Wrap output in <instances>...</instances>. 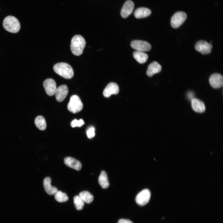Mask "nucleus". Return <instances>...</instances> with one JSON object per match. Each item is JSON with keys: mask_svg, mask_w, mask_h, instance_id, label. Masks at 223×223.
I'll return each mask as SVG.
<instances>
[{"mask_svg": "<svg viewBox=\"0 0 223 223\" xmlns=\"http://www.w3.org/2000/svg\"><path fill=\"white\" fill-rule=\"evenodd\" d=\"M98 181L99 185L103 188L106 189L109 187V184L108 177L105 171H101L98 177Z\"/></svg>", "mask_w": 223, "mask_h": 223, "instance_id": "6ab92c4d", "label": "nucleus"}, {"mask_svg": "<svg viewBox=\"0 0 223 223\" xmlns=\"http://www.w3.org/2000/svg\"><path fill=\"white\" fill-rule=\"evenodd\" d=\"M195 48L197 51L204 55L210 53L212 46L211 44L206 41L200 40L196 42Z\"/></svg>", "mask_w": 223, "mask_h": 223, "instance_id": "6e6552de", "label": "nucleus"}, {"mask_svg": "<svg viewBox=\"0 0 223 223\" xmlns=\"http://www.w3.org/2000/svg\"><path fill=\"white\" fill-rule=\"evenodd\" d=\"M3 26L7 31L11 33H16L20 30V24L18 20L15 17L9 15L3 20Z\"/></svg>", "mask_w": 223, "mask_h": 223, "instance_id": "7ed1b4c3", "label": "nucleus"}, {"mask_svg": "<svg viewBox=\"0 0 223 223\" xmlns=\"http://www.w3.org/2000/svg\"><path fill=\"white\" fill-rule=\"evenodd\" d=\"M64 162L68 167L77 170H80L82 167L81 163L77 160L70 157L64 158Z\"/></svg>", "mask_w": 223, "mask_h": 223, "instance_id": "4468645a", "label": "nucleus"}, {"mask_svg": "<svg viewBox=\"0 0 223 223\" xmlns=\"http://www.w3.org/2000/svg\"><path fill=\"white\" fill-rule=\"evenodd\" d=\"M151 192L147 189H145L140 192L137 195L135 200L136 203L140 206H144L149 201L151 198Z\"/></svg>", "mask_w": 223, "mask_h": 223, "instance_id": "423d86ee", "label": "nucleus"}, {"mask_svg": "<svg viewBox=\"0 0 223 223\" xmlns=\"http://www.w3.org/2000/svg\"><path fill=\"white\" fill-rule=\"evenodd\" d=\"M131 47L136 51L144 52L149 50L151 48L150 44L148 42L141 40H133L131 43Z\"/></svg>", "mask_w": 223, "mask_h": 223, "instance_id": "0eeeda50", "label": "nucleus"}, {"mask_svg": "<svg viewBox=\"0 0 223 223\" xmlns=\"http://www.w3.org/2000/svg\"><path fill=\"white\" fill-rule=\"evenodd\" d=\"M68 88L65 85H60L56 88L55 93L56 100L62 102L65 98L68 93Z\"/></svg>", "mask_w": 223, "mask_h": 223, "instance_id": "9b49d317", "label": "nucleus"}, {"mask_svg": "<svg viewBox=\"0 0 223 223\" xmlns=\"http://www.w3.org/2000/svg\"><path fill=\"white\" fill-rule=\"evenodd\" d=\"M151 13L150 9L145 7H140L136 9L134 12V16L140 19L146 17Z\"/></svg>", "mask_w": 223, "mask_h": 223, "instance_id": "a211bd4d", "label": "nucleus"}, {"mask_svg": "<svg viewBox=\"0 0 223 223\" xmlns=\"http://www.w3.org/2000/svg\"><path fill=\"white\" fill-rule=\"evenodd\" d=\"M161 70V66L157 62L154 61L148 66L146 74L149 77H152L154 74L160 72Z\"/></svg>", "mask_w": 223, "mask_h": 223, "instance_id": "2eb2a0df", "label": "nucleus"}, {"mask_svg": "<svg viewBox=\"0 0 223 223\" xmlns=\"http://www.w3.org/2000/svg\"><path fill=\"white\" fill-rule=\"evenodd\" d=\"M95 129L93 127L89 128L86 131V134L88 138L89 139L93 138L95 135Z\"/></svg>", "mask_w": 223, "mask_h": 223, "instance_id": "a878e982", "label": "nucleus"}, {"mask_svg": "<svg viewBox=\"0 0 223 223\" xmlns=\"http://www.w3.org/2000/svg\"><path fill=\"white\" fill-rule=\"evenodd\" d=\"M43 86L48 95L51 96L55 94L57 88L55 82L53 79L51 78L46 79L43 82Z\"/></svg>", "mask_w": 223, "mask_h": 223, "instance_id": "1a4fd4ad", "label": "nucleus"}, {"mask_svg": "<svg viewBox=\"0 0 223 223\" xmlns=\"http://www.w3.org/2000/svg\"><path fill=\"white\" fill-rule=\"evenodd\" d=\"M209 81L211 86L215 88L221 87L223 84L222 76L219 73H215L210 76Z\"/></svg>", "mask_w": 223, "mask_h": 223, "instance_id": "9d476101", "label": "nucleus"}, {"mask_svg": "<svg viewBox=\"0 0 223 223\" xmlns=\"http://www.w3.org/2000/svg\"><path fill=\"white\" fill-rule=\"evenodd\" d=\"M133 55L136 60L141 64L146 62L148 58L147 54L142 51H135L133 53Z\"/></svg>", "mask_w": 223, "mask_h": 223, "instance_id": "aec40b11", "label": "nucleus"}, {"mask_svg": "<svg viewBox=\"0 0 223 223\" xmlns=\"http://www.w3.org/2000/svg\"><path fill=\"white\" fill-rule=\"evenodd\" d=\"M86 44L85 39L81 36L77 35L72 39L70 48L72 53L75 55L79 56L83 53Z\"/></svg>", "mask_w": 223, "mask_h": 223, "instance_id": "f257e3e1", "label": "nucleus"}, {"mask_svg": "<svg viewBox=\"0 0 223 223\" xmlns=\"http://www.w3.org/2000/svg\"><path fill=\"white\" fill-rule=\"evenodd\" d=\"M53 69L56 73L65 79H71L74 75L72 68L67 63L60 62L56 63L54 66Z\"/></svg>", "mask_w": 223, "mask_h": 223, "instance_id": "f03ea898", "label": "nucleus"}, {"mask_svg": "<svg viewBox=\"0 0 223 223\" xmlns=\"http://www.w3.org/2000/svg\"><path fill=\"white\" fill-rule=\"evenodd\" d=\"M191 105L192 109L195 112L202 113L205 110L204 103L198 99L194 98L192 99Z\"/></svg>", "mask_w": 223, "mask_h": 223, "instance_id": "f3484780", "label": "nucleus"}, {"mask_svg": "<svg viewBox=\"0 0 223 223\" xmlns=\"http://www.w3.org/2000/svg\"><path fill=\"white\" fill-rule=\"evenodd\" d=\"M84 124V121L82 119L77 120L75 119L72 121L71 123V125L72 127H81Z\"/></svg>", "mask_w": 223, "mask_h": 223, "instance_id": "393cba45", "label": "nucleus"}, {"mask_svg": "<svg viewBox=\"0 0 223 223\" xmlns=\"http://www.w3.org/2000/svg\"><path fill=\"white\" fill-rule=\"evenodd\" d=\"M51 179L50 177H46L44 180L43 185L46 193L49 195H54L58 191L57 189L51 185Z\"/></svg>", "mask_w": 223, "mask_h": 223, "instance_id": "dca6fc26", "label": "nucleus"}, {"mask_svg": "<svg viewBox=\"0 0 223 223\" xmlns=\"http://www.w3.org/2000/svg\"><path fill=\"white\" fill-rule=\"evenodd\" d=\"M118 223H133L130 221L125 219H120L118 221Z\"/></svg>", "mask_w": 223, "mask_h": 223, "instance_id": "bb28decb", "label": "nucleus"}, {"mask_svg": "<svg viewBox=\"0 0 223 223\" xmlns=\"http://www.w3.org/2000/svg\"><path fill=\"white\" fill-rule=\"evenodd\" d=\"M84 202L90 203L93 201L94 197L89 192L84 191L80 193L79 195Z\"/></svg>", "mask_w": 223, "mask_h": 223, "instance_id": "4be33fe9", "label": "nucleus"}, {"mask_svg": "<svg viewBox=\"0 0 223 223\" xmlns=\"http://www.w3.org/2000/svg\"><path fill=\"white\" fill-rule=\"evenodd\" d=\"M54 195L55 200L59 202H65L68 199L66 194L61 191L58 190Z\"/></svg>", "mask_w": 223, "mask_h": 223, "instance_id": "5701e85b", "label": "nucleus"}, {"mask_svg": "<svg viewBox=\"0 0 223 223\" xmlns=\"http://www.w3.org/2000/svg\"><path fill=\"white\" fill-rule=\"evenodd\" d=\"M35 124L36 127L40 130H45L46 126V123L44 118L39 116H37L35 120Z\"/></svg>", "mask_w": 223, "mask_h": 223, "instance_id": "412c9836", "label": "nucleus"}, {"mask_svg": "<svg viewBox=\"0 0 223 223\" xmlns=\"http://www.w3.org/2000/svg\"><path fill=\"white\" fill-rule=\"evenodd\" d=\"M83 107V104L77 95H74L71 97L67 106L68 109L69 111L76 113L81 111Z\"/></svg>", "mask_w": 223, "mask_h": 223, "instance_id": "20e7f679", "label": "nucleus"}, {"mask_svg": "<svg viewBox=\"0 0 223 223\" xmlns=\"http://www.w3.org/2000/svg\"><path fill=\"white\" fill-rule=\"evenodd\" d=\"M134 4L130 0H127L123 6L121 11V16L123 18L128 17L132 12Z\"/></svg>", "mask_w": 223, "mask_h": 223, "instance_id": "ddd939ff", "label": "nucleus"}, {"mask_svg": "<svg viewBox=\"0 0 223 223\" xmlns=\"http://www.w3.org/2000/svg\"><path fill=\"white\" fill-rule=\"evenodd\" d=\"M187 18L186 13L182 11H179L175 13L171 20V24L174 28H177L181 26Z\"/></svg>", "mask_w": 223, "mask_h": 223, "instance_id": "39448f33", "label": "nucleus"}, {"mask_svg": "<svg viewBox=\"0 0 223 223\" xmlns=\"http://www.w3.org/2000/svg\"><path fill=\"white\" fill-rule=\"evenodd\" d=\"M119 91V87L116 83L111 82L104 89L103 95L106 97H109L112 94H117Z\"/></svg>", "mask_w": 223, "mask_h": 223, "instance_id": "f8f14e48", "label": "nucleus"}, {"mask_svg": "<svg viewBox=\"0 0 223 223\" xmlns=\"http://www.w3.org/2000/svg\"><path fill=\"white\" fill-rule=\"evenodd\" d=\"M73 201L77 210H80L83 209L84 206V202L79 196H75L74 198Z\"/></svg>", "mask_w": 223, "mask_h": 223, "instance_id": "b1692460", "label": "nucleus"}]
</instances>
